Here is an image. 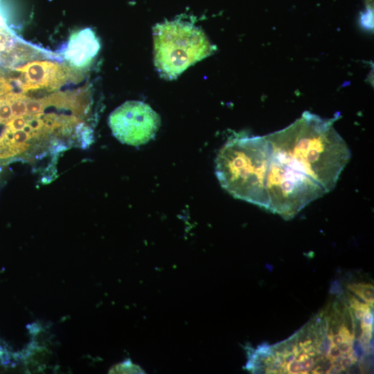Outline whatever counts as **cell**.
Returning <instances> with one entry per match:
<instances>
[{
  "instance_id": "12",
  "label": "cell",
  "mask_w": 374,
  "mask_h": 374,
  "mask_svg": "<svg viewBox=\"0 0 374 374\" xmlns=\"http://www.w3.org/2000/svg\"><path fill=\"white\" fill-rule=\"evenodd\" d=\"M341 355V353L336 345H332L329 349V351L326 355V357L332 360L333 359Z\"/></svg>"
},
{
  "instance_id": "8",
  "label": "cell",
  "mask_w": 374,
  "mask_h": 374,
  "mask_svg": "<svg viewBox=\"0 0 374 374\" xmlns=\"http://www.w3.org/2000/svg\"><path fill=\"white\" fill-rule=\"evenodd\" d=\"M13 90L11 80L8 79L0 71V96L4 95Z\"/></svg>"
},
{
  "instance_id": "10",
  "label": "cell",
  "mask_w": 374,
  "mask_h": 374,
  "mask_svg": "<svg viewBox=\"0 0 374 374\" xmlns=\"http://www.w3.org/2000/svg\"><path fill=\"white\" fill-rule=\"evenodd\" d=\"M362 320L361 326L362 329L373 328V314L371 310L364 313Z\"/></svg>"
},
{
  "instance_id": "15",
  "label": "cell",
  "mask_w": 374,
  "mask_h": 374,
  "mask_svg": "<svg viewBox=\"0 0 374 374\" xmlns=\"http://www.w3.org/2000/svg\"><path fill=\"white\" fill-rule=\"evenodd\" d=\"M331 343L332 345L338 346L340 343H341L344 340V338L342 336L339 334H335L330 337Z\"/></svg>"
},
{
  "instance_id": "14",
  "label": "cell",
  "mask_w": 374,
  "mask_h": 374,
  "mask_svg": "<svg viewBox=\"0 0 374 374\" xmlns=\"http://www.w3.org/2000/svg\"><path fill=\"white\" fill-rule=\"evenodd\" d=\"M353 364H354L348 356L343 357L340 362V365L344 370L349 369Z\"/></svg>"
},
{
  "instance_id": "13",
  "label": "cell",
  "mask_w": 374,
  "mask_h": 374,
  "mask_svg": "<svg viewBox=\"0 0 374 374\" xmlns=\"http://www.w3.org/2000/svg\"><path fill=\"white\" fill-rule=\"evenodd\" d=\"M329 292L332 294L339 296L343 294L344 290H342L340 283L337 280H335L330 285Z\"/></svg>"
},
{
  "instance_id": "5",
  "label": "cell",
  "mask_w": 374,
  "mask_h": 374,
  "mask_svg": "<svg viewBox=\"0 0 374 374\" xmlns=\"http://www.w3.org/2000/svg\"><path fill=\"white\" fill-rule=\"evenodd\" d=\"M71 69L48 60H36L15 68L19 73L15 82L21 92L45 89L51 91L69 80Z\"/></svg>"
},
{
  "instance_id": "3",
  "label": "cell",
  "mask_w": 374,
  "mask_h": 374,
  "mask_svg": "<svg viewBox=\"0 0 374 374\" xmlns=\"http://www.w3.org/2000/svg\"><path fill=\"white\" fill-rule=\"evenodd\" d=\"M154 64L159 74L175 79L215 51L204 33L181 20L166 21L154 28Z\"/></svg>"
},
{
  "instance_id": "11",
  "label": "cell",
  "mask_w": 374,
  "mask_h": 374,
  "mask_svg": "<svg viewBox=\"0 0 374 374\" xmlns=\"http://www.w3.org/2000/svg\"><path fill=\"white\" fill-rule=\"evenodd\" d=\"M352 343L353 341H343L341 343H340L337 346L341 354L348 355L349 353H350L353 350Z\"/></svg>"
},
{
  "instance_id": "6",
  "label": "cell",
  "mask_w": 374,
  "mask_h": 374,
  "mask_svg": "<svg viewBox=\"0 0 374 374\" xmlns=\"http://www.w3.org/2000/svg\"><path fill=\"white\" fill-rule=\"evenodd\" d=\"M100 48V42L90 28L74 32L64 48L65 60L75 69L87 67L96 56Z\"/></svg>"
},
{
  "instance_id": "9",
  "label": "cell",
  "mask_w": 374,
  "mask_h": 374,
  "mask_svg": "<svg viewBox=\"0 0 374 374\" xmlns=\"http://www.w3.org/2000/svg\"><path fill=\"white\" fill-rule=\"evenodd\" d=\"M285 368L287 373H301V363L298 359H296L285 364Z\"/></svg>"
},
{
  "instance_id": "4",
  "label": "cell",
  "mask_w": 374,
  "mask_h": 374,
  "mask_svg": "<svg viewBox=\"0 0 374 374\" xmlns=\"http://www.w3.org/2000/svg\"><path fill=\"white\" fill-rule=\"evenodd\" d=\"M108 123L120 142L137 146L153 139L160 125V117L148 105L129 100L110 114Z\"/></svg>"
},
{
  "instance_id": "1",
  "label": "cell",
  "mask_w": 374,
  "mask_h": 374,
  "mask_svg": "<svg viewBox=\"0 0 374 374\" xmlns=\"http://www.w3.org/2000/svg\"><path fill=\"white\" fill-rule=\"evenodd\" d=\"M333 118L310 112L285 128L265 135L272 157L288 172L311 180L326 193L336 186L350 150L334 127Z\"/></svg>"
},
{
  "instance_id": "16",
  "label": "cell",
  "mask_w": 374,
  "mask_h": 374,
  "mask_svg": "<svg viewBox=\"0 0 374 374\" xmlns=\"http://www.w3.org/2000/svg\"><path fill=\"white\" fill-rule=\"evenodd\" d=\"M283 356L284 362L285 364L290 363V362L293 361L296 359V355L294 353H290L285 354Z\"/></svg>"
},
{
  "instance_id": "2",
  "label": "cell",
  "mask_w": 374,
  "mask_h": 374,
  "mask_svg": "<svg viewBox=\"0 0 374 374\" xmlns=\"http://www.w3.org/2000/svg\"><path fill=\"white\" fill-rule=\"evenodd\" d=\"M270 157L265 136L230 139L215 159L221 186L235 198L267 208L265 179Z\"/></svg>"
},
{
  "instance_id": "7",
  "label": "cell",
  "mask_w": 374,
  "mask_h": 374,
  "mask_svg": "<svg viewBox=\"0 0 374 374\" xmlns=\"http://www.w3.org/2000/svg\"><path fill=\"white\" fill-rule=\"evenodd\" d=\"M348 289L357 295L368 305L373 306L374 287L371 283H359L348 285Z\"/></svg>"
}]
</instances>
